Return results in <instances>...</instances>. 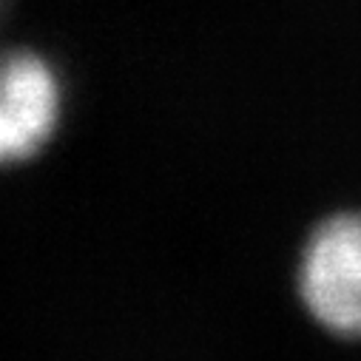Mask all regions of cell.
Instances as JSON below:
<instances>
[{"mask_svg":"<svg viewBox=\"0 0 361 361\" xmlns=\"http://www.w3.org/2000/svg\"><path fill=\"white\" fill-rule=\"evenodd\" d=\"M302 296L322 324L361 336V216L330 219L310 239Z\"/></svg>","mask_w":361,"mask_h":361,"instance_id":"obj_1","label":"cell"},{"mask_svg":"<svg viewBox=\"0 0 361 361\" xmlns=\"http://www.w3.org/2000/svg\"><path fill=\"white\" fill-rule=\"evenodd\" d=\"M57 114L54 68L32 51L0 57V165L37 154L54 134Z\"/></svg>","mask_w":361,"mask_h":361,"instance_id":"obj_2","label":"cell"}]
</instances>
